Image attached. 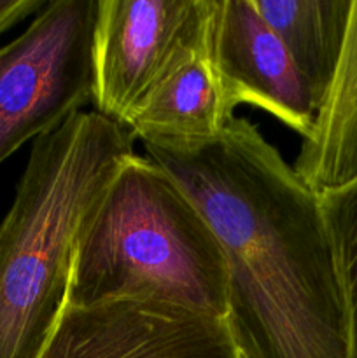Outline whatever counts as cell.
I'll return each instance as SVG.
<instances>
[{
	"label": "cell",
	"instance_id": "cell-1",
	"mask_svg": "<svg viewBox=\"0 0 357 358\" xmlns=\"http://www.w3.org/2000/svg\"><path fill=\"white\" fill-rule=\"evenodd\" d=\"M212 226L240 358H350L349 320L318 194L258 124L198 145L144 143Z\"/></svg>",
	"mask_w": 357,
	"mask_h": 358
},
{
	"label": "cell",
	"instance_id": "cell-2",
	"mask_svg": "<svg viewBox=\"0 0 357 358\" xmlns=\"http://www.w3.org/2000/svg\"><path fill=\"white\" fill-rule=\"evenodd\" d=\"M135 140L94 110L34 140L0 224V358H38L48 345L84 229Z\"/></svg>",
	"mask_w": 357,
	"mask_h": 358
},
{
	"label": "cell",
	"instance_id": "cell-3",
	"mask_svg": "<svg viewBox=\"0 0 357 358\" xmlns=\"http://www.w3.org/2000/svg\"><path fill=\"white\" fill-rule=\"evenodd\" d=\"M121 299L230 313L226 257L212 226L168 171L136 154L121 164L84 229L66 304Z\"/></svg>",
	"mask_w": 357,
	"mask_h": 358
},
{
	"label": "cell",
	"instance_id": "cell-4",
	"mask_svg": "<svg viewBox=\"0 0 357 358\" xmlns=\"http://www.w3.org/2000/svg\"><path fill=\"white\" fill-rule=\"evenodd\" d=\"M97 0H48L0 48V164L93 100Z\"/></svg>",
	"mask_w": 357,
	"mask_h": 358
},
{
	"label": "cell",
	"instance_id": "cell-5",
	"mask_svg": "<svg viewBox=\"0 0 357 358\" xmlns=\"http://www.w3.org/2000/svg\"><path fill=\"white\" fill-rule=\"evenodd\" d=\"M210 0H97L94 112L126 126L178 49L198 31Z\"/></svg>",
	"mask_w": 357,
	"mask_h": 358
},
{
	"label": "cell",
	"instance_id": "cell-6",
	"mask_svg": "<svg viewBox=\"0 0 357 358\" xmlns=\"http://www.w3.org/2000/svg\"><path fill=\"white\" fill-rule=\"evenodd\" d=\"M38 358H240L226 318L144 299L66 304Z\"/></svg>",
	"mask_w": 357,
	"mask_h": 358
},
{
	"label": "cell",
	"instance_id": "cell-7",
	"mask_svg": "<svg viewBox=\"0 0 357 358\" xmlns=\"http://www.w3.org/2000/svg\"><path fill=\"white\" fill-rule=\"evenodd\" d=\"M210 49L231 110L254 105L307 138L317 115L314 98L252 0H216Z\"/></svg>",
	"mask_w": 357,
	"mask_h": 358
},
{
	"label": "cell",
	"instance_id": "cell-8",
	"mask_svg": "<svg viewBox=\"0 0 357 358\" xmlns=\"http://www.w3.org/2000/svg\"><path fill=\"white\" fill-rule=\"evenodd\" d=\"M214 6L216 0H210L202 27L178 49L126 122L142 143L198 145L217 138L233 121L212 63Z\"/></svg>",
	"mask_w": 357,
	"mask_h": 358
},
{
	"label": "cell",
	"instance_id": "cell-9",
	"mask_svg": "<svg viewBox=\"0 0 357 358\" xmlns=\"http://www.w3.org/2000/svg\"><path fill=\"white\" fill-rule=\"evenodd\" d=\"M293 168L317 194L357 180V0L335 76Z\"/></svg>",
	"mask_w": 357,
	"mask_h": 358
},
{
	"label": "cell",
	"instance_id": "cell-10",
	"mask_svg": "<svg viewBox=\"0 0 357 358\" xmlns=\"http://www.w3.org/2000/svg\"><path fill=\"white\" fill-rule=\"evenodd\" d=\"M321 108L343 48L352 0H252Z\"/></svg>",
	"mask_w": 357,
	"mask_h": 358
},
{
	"label": "cell",
	"instance_id": "cell-11",
	"mask_svg": "<svg viewBox=\"0 0 357 358\" xmlns=\"http://www.w3.org/2000/svg\"><path fill=\"white\" fill-rule=\"evenodd\" d=\"M346 308L350 358H357V180L318 194Z\"/></svg>",
	"mask_w": 357,
	"mask_h": 358
},
{
	"label": "cell",
	"instance_id": "cell-12",
	"mask_svg": "<svg viewBox=\"0 0 357 358\" xmlns=\"http://www.w3.org/2000/svg\"><path fill=\"white\" fill-rule=\"evenodd\" d=\"M48 0H0V35L44 9Z\"/></svg>",
	"mask_w": 357,
	"mask_h": 358
}]
</instances>
